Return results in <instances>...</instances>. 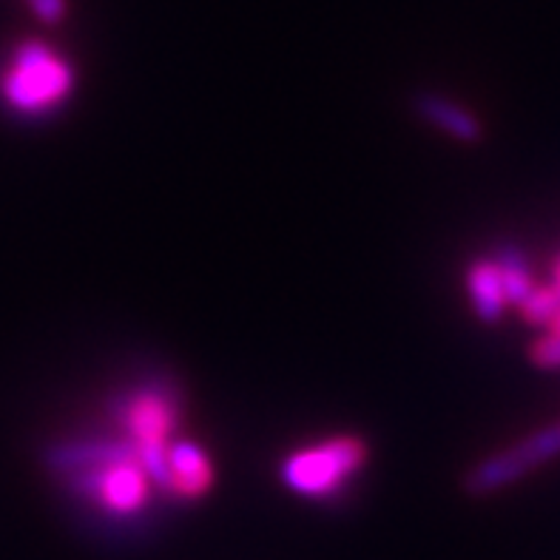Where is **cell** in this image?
<instances>
[{
  "mask_svg": "<svg viewBox=\"0 0 560 560\" xmlns=\"http://www.w3.org/2000/svg\"><path fill=\"white\" fill-rule=\"evenodd\" d=\"M74 69L49 43L23 40L12 49L7 69L0 71V100L18 117H46L69 100Z\"/></svg>",
  "mask_w": 560,
  "mask_h": 560,
  "instance_id": "obj_1",
  "label": "cell"
},
{
  "mask_svg": "<svg viewBox=\"0 0 560 560\" xmlns=\"http://www.w3.org/2000/svg\"><path fill=\"white\" fill-rule=\"evenodd\" d=\"M492 259H495L498 270H501L506 305H521L535 291V279L533 270H529V262H526V256L515 245H504Z\"/></svg>",
  "mask_w": 560,
  "mask_h": 560,
  "instance_id": "obj_9",
  "label": "cell"
},
{
  "mask_svg": "<svg viewBox=\"0 0 560 560\" xmlns=\"http://www.w3.org/2000/svg\"><path fill=\"white\" fill-rule=\"evenodd\" d=\"M549 327H552V330H560V313H558V319H555Z\"/></svg>",
  "mask_w": 560,
  "mask_h": 560,
  "instance_id": "obj_14",
  "label": "cell"
},
{
  "mask_svg": "<svg viewBox=\"0 0 560 560\" xmlns=\"http://www.w3.org/2000/svg\"><path fill=\"white\" fill-rule=\"evenodd\" d=\"M416 112L424 117L430 126H435L439 131H444L447 137L458 142H478L483 137V126L476 114L464 108L462 103H455L450 97H441V94L424 92L416 97Z\"/></svg>",
  "mask_w": 560,
  "mask_h": 560,
  "instance_id": "obj_7",
  "label": "cell"
},
{
  "mask_svg": "<svg viewBox=\"0 0 560 560\" xmlns=\"http://www.w3.org/2000/svg\"><path fill=\"white\" fill-rule=\"evenodd\" d=\"M69 490L78 498H89L97 510L112 518H135L151 501V478L137 462L135 450L114 455L97 467L80 469L66 476Z\"/></svg>",
  "mask_w": 560,
  "mask_h": 560,
  "instance_id": "obj_4",
  "label": "cell"
},
{
  "mask_svg": "<svg viewBox=\"0 0 560 560\" xmlns=\"http://www.w3.org/2000/svg\"><path fill=\"white\" fill-rule=\"evenodd\" d=\"M529 362L540 370H560V330L540 336L529 345Z\"/></svg>",
  "mask_w": 560,
  "mask_h": 560,
  "instance_id": "obj_11",
  "label": "cell"
},
{
  "mask_svg": "<svg viewBox=\"0 0 560 560\" xmlns=\"http://www.w3.org/2000/svg\"><path fill=\"white\" fill-rule=\"evenodd\" d=\"M364 462H368L364 441L353 435H339V439L319 441L313 447L288 455L279 476L284 487L296 495L325 501L345 490V483L355 478V472H362Z\"/></svg>",
  "mask_w": 560,
  "mask_h": 560,
  "instance_id": "obj_3",
  "label": "cell"
},
{
  "mask_svg": "<svg viewBox=\"0 0 560 560\" xmlns=\"http://www.w3.org/2000/svg\"><path fill=\"white\" fill-rule=\"evenodd\" d=\"M213 483V467L206 450L194 441H171L168 447V492L185 501L206 495Z\"/></svg>",
  "mask_w": 560,
  "mask_h": 560,
  "instance_id": "obj_6",
  "label": "cell"
},
{
  "mask_svg": "<svg viewBox=\"0 0 560 560\" xmlns=\"http://www.w3.org/2000/svg\"><path fill=\"white\" fill-rule=\"evenodd\" d=\"M518 307L529 325H552L560 313V288L555 282L544 284V288L535 284V291Z\"/></svg>",
  "mask_w": 560,
  "mask_h": 560,
  "instance_id": "obj_10",
  "label": "cell"
},
{
  "mask_svg": "<svg viewBox=\"0 0 560 560\" xmlns=\"http://www.w3.org/2000/svg\"><path fill=\"white\" fill-rule=\"evenodd\" d=\"M560 455V424L544 427V430H535L526 439L515 441L501 453L490 455L478 462L476 467L469 469L467 478H464V490L469 495L483 498L492 495V492L506 490L510 483L521 481L526 472L544 467V464L555 462Z\"/></svg>",
  "mask_w": 560,
  "mask_h": 560,
  "instance_id": "obj_5",
  "label": "cell"
},
{
  "mask_svg": "<svg viewBox=\"0 0 560 560\" xmlns=\"http://www.w3.org/2000/svg\"><path fill=\"white\" fill-rule=\"evenodd\" d=\"M552 279H555V282H560V256H558V259H555V268H552Z\"/></svg>",
  "mask_w": 560,
  "mask_h": 560,
  "instance_id": "obj_13",
  "label": "cell"
},
{
  "mask_svg": "<svg viewBox=\"0 0 560 560\" xmlns=\"http://www.w3.org/2000/svg\"><path fill=\"white\" fill-rule=\"evenodd\" d=\"M469 302L476 307V316L487 325H495L506 307L504 284H501V270L495 259H476L467 270Z\"/></svg>",
  "mask_w": 560,
  "mask_h": 560,
  "instance_id": "obj_8",
  "label": "cell"
},
{
  "mask_svg": "<svg viewBox=\"0 0 560 560\" xmlns=\"http://www.w3.org/2000/svg\"><path fill=\"white\" fill-rule=\"evenodd\" d=\"M177 416L174 393L156 384L137 387L120 407V424L126 427L137 462L149 472L156 490L163 492H168V447Z\"/></svg>",
  "mask_w": 560,
  "mask_h": 560,
  "instance_id": "obj_2",
  "label": "cell"
},
{
  "mask_svg": "<svg viewBox=\"0 0 560 560\" xmlns=\"http://www.w3.org/2000/svg\"><path fill=\"white\" fill-rule=\"evenodd\" d=\"M26 3L43 23H57L66 18V0H26Z\"/></svg>",
  "mask_w": 560,
  "mask_h": 560,
  "instance_id": "obj_12",
  "label": "cell"
}]
</instances>
